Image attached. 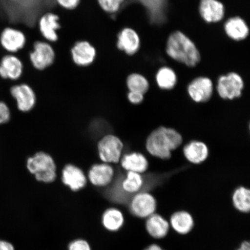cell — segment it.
<instances>
[{"label": "cell", "instance_id": "cell-2", "mask_svg": "<svg viewBox=\"0 0 250 250\" xmlns=\"http://www.w3.org/2000/svg\"><path fill=\"white\" fill-rule=\"evenodd\" d=\"M167 54L174 60L194 67L201 60V55L192 41L181 31H176L168 37Z\"/></svg>", "mask_w": 250, "mask_h": 250}, {"label": "cell", "instance_id": "cell-3", "mask_svg": "<svg viewBox=\"0 0 250 250\" xmlns=\"http://www.w3.org/2000/svg\"><path fill=\"white\" fill-rule=\"evenodd\" d=\"M27 169L34 175L37 181L51 183L56 178V167L54 159L46 153H37L28 159Z\"/></svg>", "mask_w": 250, "mask_h": 250}, {"label": "cell", "instance_id": "cell-33", "mask_svg": "<svg viewBox=\"0 0 250 250\" xmlns=\"http://www.w3.org/2000/svg\"><path fill=\"white\" fill-rule=\"evenodd\" d=\"M127 98L130 102L133 103V104H137L143 102L144 95L139 92L130 91L128 93Z\"/></svg>", "mask_w": 250, "mask_h": 250}, {"label": "cell", "instance_id": "cell-21", "mask_svg": "<svg viewBox=\"0 0 250 250\" xmlns=\"http://www.w3.org/2000/svg\"><path fill=\"white\" fill-rule=\"evenodd\" d=\"M184 154L188 161L192 164H199L208 158V149L205 143L194 141L185 146Z\"/></svg>", "mask_w": 250, "mask_h": 250}, {"label": "cell", "instance_id": "cell-14", "mask_svg": "<svg viewBox=\"0 0 250 250\" xmlns=\"http://www.w3.org/2000/svg\"><path fill=\"white\" fill-rule=\"evenodd\" d=\"M188 90L193 101L197 103L206 102L211 98L213 87L210 79L206 77H199L189 84Z\"/></svg>", "mask_w": 250, "mask_h": 250}, {"label": "cell", "instance_id": "cell-34", "mask_svg": "<svg viewBox=\"0 0 250 250\" xmlns=\"http://www.w3.org/2000/svg\"><path fill=\"white\" fill-rule=\"evenodd\" d=\"M0 250H15V248L10 242L0 240Z\"/></svg>", "mask_w": 250, "mask_h": 250}, {"label": "cell", "instance_id": "cell-26", "mask_svg": "<svg viewBox=\"0 0 250 250\" xmlns=\"http://www.w3.org/2000/svg\"><path fill=\"white\" fill-rule=\"evenodd\" d=\"M156 82L162 89H171L176 85L177 76L171 68L162 67L158 72L156 77Z\"/></svg>", "mask_w": 250, "mask_h": 250}, {"label": "cell", "instance_id": "cell-10", "mask_svg": "<svg viewBox=\"0 0 250 250\" xmlns=\"http://www.w3.org/2000/svg\"><path fill=\"white\" fill-rule=\"evenodd\" d=\"M243 87L242 77L239 74L231 73L219 78L217 90L221 98L232 100L241 96Z\"/></svg>", "mask_w": 250, "mask_h": 250}, {"label": "cell", "instance_id": "cell-15", "mask_svg": "<svg viewBox=\"0 0 250 250\" xmlns=\"http://www.w3.org/2000/svg\"><path fill=\"white\" fill-rule=\"evenodd\" d=\"M62 182L70 188L73 191H78L86 185L87 179L85 174L79 167L73 165L65 166L62 171Z\"/></svg>", "mask_w": 250, "mask_h": 250}, {"label": "cell", "instance_id": "cell-4", "mask_svg": "<svg viewBox=\"0 0 250 250\" xmlns=\"http://www.w3.org/2000/svg\"><path fill=\"white\" fill-rule=\"evenodd\" d=\"M29 60L37 70H43L51 66L56 60V52L51 43L38 40L33 43L30 51Z\"/></svg>", "mask_w": 250, "mask_h": 250}, {"label": "cell", "instance_id": "cell-16", "mask_svg": "<svg viewBox=\"0 0 250 250\" xmlns=\"http://www.w3.org/2000/svg\"><path fill=\"white\" fill-rule=\"evenodd\" d=\"M199 12L202 18L208 23H216L223 20L224 5L218 0H201Z\"/></svg>", "mask_w": 250, "mask_h": 250}, {"label": "cell", "instance_id": "cell-29", "mask_svg": "<svg viewBox=\"0 0 250 250\" xmlns=\"http://www.w3.org/2000/svg\"><path fill=\"white\" fill-rule=\"evenodd\" d=\"M56 4L67 11L76 9L81 4V0H55Z\"/></svg>", "mask_w": 250, "mask_h": 250}, {"label": "cell", "instance_id": "cell-24", "mask_svg": "<svg viewBox=\"0 0 250 250\" xmlns=\"http://www.w3.org/2000/svg\"><path fill=\"white\" fill-rule=\"evenodd\" d=\"M145 180L142 174L127 171L126 176L122 181L121 188L127 195H134L142 192Z\"/></svg>", "mask_w": 250, "mask_h": 250}, {"label": "cell", "instance_id": "cell-27", "mask_svg": "<svg viewBox=\"0 0 250 250\" xmlns=\"http://www.w3.org/2000/svg\"><path fill=\"white\" fill-rule=\"evenodd\" d=\"M127 86L130 92L145 94L149 88V83L142 75L132 74L127 78Z\"/></svg>", "mask_w": 250, "mask_h": 250}, {"label": "cell", "instance_id": "cell-9", "mask_svg": "<svg viewBox=\"0 0 250 250\" xmlns=\"http://www.w3.org/2000/svg\"><path fill=\"white\" fill-rule=\"evenodd\" d=\"M97 55L96 47L86 40L78 41L70 49L72 61L80 67H86L93 64Z\"/></svg>", "mask_w": 250, "mask_h": 250}, {"label": "cell", "instance_id": "cell-5", "mask_svg": "<svg viewBox=\"0 0 250 250\" xmlns=\"http://www.w3.org/2000/svg\"><path fill=\"white\" fill-rule=\"evenodd\" d=\"M27 37L22 30L6 26L0 31V47L7 54H17L26 46Z\"/></svg>", "mask_w": 250, "mask_h": 250}, {"label": "cell", "instance_id": "cell-18", "mask_svg": "<svg viewBox=\"0 0 250 250\" xmlns=\"http://www.w3.org/2000/svg\"><path fill=\"white\" fill-rule=\"evenodd\" d=\"M146 226L150 236L155 239H162L167 235L170 226L165 218L154 213L147 218Z\"/></svg>", "mask_w": 250, "mask_h": 250}, {"label": "cell", "instance_id": "cell-25", "mask_svg": "<svg viewBox=\"0 0 250 250\" xmlns=\"http://www.w3.org/2000/svg\"><path fill=\"white\" fill-rule=\"evenodd\" d=\"M232 202L236 210L244 213L249 212L250 210V189L244 187H239L233 192Z\"/></svg>", "mask_w": 250, "mask_h": 250}, {"label": "cell", "instance_id": "cell-19", "mask_svg": "<svg viewBox=\"0 0 250 250\" xmlns=\"http://www.w3.org/2000/svg\"><path fill=\"white\" fill-rule=\"evenodd\" d=\"M169 224L177 233L186 234L189 233L194 227V220L188 212L180 211L171 215Z\"/></svg>", "mask_w": 250, "mask_h": 250}, {"label": "cell", "instance_id": "cell-23", "mask_svg": "<svg viewBox=\"0 0 250 250\" xmlns=\"http://www.w3.org/2000/svg\"><path fill=\"white\" fill-rule=\"evenodd\" d=\"M124 223L123 212L117 208H109L102 215L103 226L110 232H117L120 230Z\"/></svg>", "mask_w": 250, "mask_h": 250}, {"label": "cell", "instance_id": "cell-11", "mask_svg": "<svg viewBox=\"0 0 250 250\" xmlns=\"http://www.w3.org/2000/svg\"><path fill=\"white\" fill-rule=\"evenodd\" d=\"M24 65L16 54H6L0 59V78L16 81L23 73Z\"/></svg>", "mask_w": 250, "mask_h": 250}, {"label": "cell", "instance_id": "cell-31", "mask_svg": "<svg viewBox=\"0 0 250 250\" xmlns=\"http://www.w3.org/2000/svg\"><path fill=\"white\" fill-rule=\"evenodd\" d=\"M11 118V111L6 103L0 101V125L7 123Z\"/></svg>", "mask_w": 250, "mask_h": 250}, {"label": "cell", "instance_id": "cell-8", "mask_svg": "<svg viewBox=\"0 0 250 250\" xmlns=\"http://www.w3.org/2000/svg\"><path fill=\"white\" fill-rule=\"evenodd\" d=\"M38 28L41 36L46 42L51 43L57 42L58 31L62 28L59 15L52 11L42 14L38 20Z\"/></svg>", "mask_w": 250, "mask_h": 250}, {"label": "cell", "instance_id": "cell-32", "mask_svg": "<svg viewBox=\"0 0 250 250\" xmlns=\"http://www.w3.org/2000/svg\"><path fill=\"white\" fill-rule=\"evenodd\" d=\"M150 10H157L163 4V0H140Z\"/></svg>", "mask_w": 250, "mask_h": 250}, {"label": "cell", "instance_id": "cell-1", "mask_svg": "<svg viewBox=\"0 0 250 250\" xmlns=\"http://www.w3.org/2000/svg\"><path fill=\"white\" fill-rule=\"evenodd\" d=\"M183 142L182 136L176 130L160 127L153 131L148 137L146 148L149 154L162 159L170 158L171 152Z\"/></svg>", "mask_w": 250, "mask_h": 250}, {"label": "cell", "instance_id": "cell-13", "mask_svg": "<svg viewBox=\"0 0 250 250\" xmlns=\"http://www.w3.org/2000/svg\"><path fill=\"white\" fill-rule=\"evenodd\" d=\"M117 48L128 55H133L139 51L140 39L139 34L132 28L125 27L117 35Z\"/></svg>", "mask_w": 250, "mask_h": 250}, {"label": "cell", "instance_id": "cell-17", "mask_svg": "<svg viewBox=\"0 0 250 250\" xmlns=\"http://www.w3.org/2000/svg\"><path fill=\"white\" fill-rule=\"evenodd\" d=\"M114 175V170L108 164H96L90 168L88 179L92 185L102 187L110 184Z\"/></svg>", "mask_w": 250, "mask_h": 250}, {"label": "cell", "instance_id": "cell-36", "mask_svg": "<svg viewBox=\"0 0 250 250\" xmlns=\"http://www.w3.org/2000/svg\"><path fill=\"white\" fill-rule=\"evenodd\" d=\"M145 250H164L162 249L160 246L157 245H151L148 247Z\"/></svg>", "mask_w": 250, "mask_h": 250}, {"label": "cell", "instance_id": "cell-6", "mask_svg": "<svg viewBox=\"0 0 250 250\" xmlns=\"http://www.w3.org/2000/svg\"><path fill=\"white\" fill-rule=\"evenodd\" d=\"M124 145L118 137L109 134L103 137L98 144L100 158L106 164L120 162Z\"/></svg>", "mask_w": 250, "mask_h": 250}, {"label": "cell", "instance_id": "cell-20", "mask_svg": "<svg viewBox=\"0 0 250 250\" xmlns=\"http://www.w3.org/2000/svg\"><path fill=\"white\" fill-rule=\"evenodd\" d=\"M121 165L127 171L142 174L147 170L148 162L142 154L133 152L124 156L121 159Z\"/></svg>", "mask_w": 250, "mask_h": 250}, {"label": "cell", "instance_id": "cell-7", "mask_svg": "<svg viewBox=\"0 0 250 250\" xmlns=\"http://www.w3.org/2000/svg\"><path fill=\"white\" fill-rule=\"evenodd\" d=\"M157 203L154 196L147 192H140L132 196L129 204L131 212L136 217L147 218L154 214Z\"/></svg>", "mask_w": 250, "mask_h": 250}, {"label": "cell", "instance_id": "cell-35", "mask_svg": "<svg viewBox=\"0 0 250 250\" xmlns=\"http://www.w3.org/2000/svg\"><path fill=\"white\" fill-rule=\"evenodd\" d=\"M237 250H250V244L248 241L243 242Z\"/></svg>", "mask_w": 250, "mask_h": 250}, {"label": "cell", "instance_id": "cell-30", "mask_svg": "<svg viewBox=\"0 0 250 250\" xmlns=\"http://www.w3.org/2000/svg\"><path fill=\"white\" fill-rule=\"evenodd\" d=\"M68 250H92L88 242L83 239H76L68 245Z\"/></svg>", "mask_w": 250, "mask_h": 250}, {"label": "cell", "instance_id": "cell-28", "mask_svg": "<svg viewBox=\"0 0 250 250\" xmlns=\"http://www.w3.org/2000/svg\"><path fill=\"white\" fill-rule=\"evenodd\" d=\"M100 8L104 13L113 15L120 11L125 0H96Z\"/></svg>", "mask_w": 250, "mask_h": 250}, {"label": "cell", "instance_id": "cell-12", "mask_svg": "<svg viewBox=\"0 0 250 250\" xmlns=\"http://www.w3.org/2000/svg\"><path fill=\"white\" fill-rule=\"evenodd\" d=\"M10 93L17 102L18 108L21 111H29L36 104L35 93L27 84H20L11 87Z\"/></svg>", "mask_w": 250, "mask_h": 250}, {"label": "cell", "instance_id": "cell-22", "mask_svg": "<svg viewBox=\"0 0 250 250\" xmlns=\"http://www.w3.org/2000/svg\"><path fill=\"white\" fill-rule=\"evenodd\" d=\"M227 36L235 41L245 39L249 34V29L245 21L239 17L230 18L224 27Z\"/></svg>", "mask_w": 250, "mask_h": 250}]
</instances>
